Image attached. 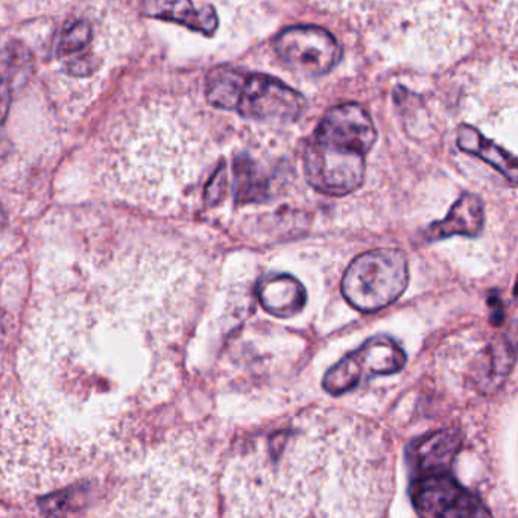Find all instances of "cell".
Here are the masks:
<instances>
[{"mask_svg":"<svg viewBox=\"0 0 518 518\" xmlns=\"http://www.w3.org/2000/svg\"><path fill=\"white\" fill-rule=\"evenodd\" d=\"M221 491L233 517H379L394 491L391 450L362 418L301 412L242 438Z\"/></svg>","mask_w":518,"mask_h":518,"instance_id":"cell-1","label":"cell"},{"mask_svg":"<svg viewBox=\"0 0 518 518\" xmlns=\"http://www.w3.org/2000/svg\"><path fill=\"white\" fill-rule=\"evenodd\" d=\"M101 453L58 429L19 392L0 398V494L31 500L70 487L104 464Z\"/></svg>","mask_w":518,"mask_h":518,"instance_id":"cell-2","label":"cell"},{"mask_svg":"<svg viewBox=\"0 0 518 518\" xmlns=\"http://www.w3.org/2000/svg\"><path fill=\"white\" fill-rule=\"evenodd\" d=\"M212 476L192 441L178 440L155 450L142 470L122 488L119 514L210 515Z\"/></svg>","mask_w":518,"mask_h":518,"instance_id":"cell-3","label":"cell"},{"mask_svg":"<svg viewBox=\"0 0 518 518\" xmlns=\"http://www.w3.org/2000/svg\"><path fill=\"white\" fill-rule=\"evenodd\" d=\"M377 140L364 107L342 104L327 111L304 149L307 183L329 196H345L364 184L368 152Z\"/></svg>","mask_w":518,"mask_h":518,"instance_id":"cell-4","label":"cell"},{"mask_svg":"<svg viewBox=\"0 0 518 518\" xmlns=\"http://www.w3.org/2000/svg\"><path fill=\"white\" fill-rule=\"evenodd\" d=\"M206 96L213 107L272 124L295 122L306 110L303 96L280 79L227 66L209 73Z\"/></svg>","mask_w":518,"mask_h":518,"instance_id":"cell-5","label":"cell"},{"mask_svg":"<svg viewBox=\"0 0 518 518\" xmlns=\"http://www.w3.org/2000/svg\"><path fill=\"white\" fill-rule=\"evenodd\" d=\"M409 285L408 257L395 248L367 251L348 265L341 291L359 312H379L405 294Z\"/></svg>","mask_w":518,"mask_h":518,"instance_id":"cell-6","label":"cell"},{"mask_svg":"<svg viewBox=\"0 0 518 518\" xmlns=\"http://www.w3.org/2000/svg\"><path fill=\"white\" fill-rule=\"evenodd\" d=\"M406 361L405 350L394 339L374 336L327 371L323 388L329 394L342 395L371 377L392 376L402 371Z\"/></svg>","mask_w":518,"mask_h":518,"instance_id":"cell-7","label":"cell"},{"mask_svg":"<svg viewBox=\"0 0 518 518\" xmlns=\"http://www.w3.org/2000/svg\"><path fill=\"white\" fill-rule=\"evenodd\" d=\"M275 52L289 69L304 76L329 73L342 57L341 45L320 26H292L275 38Z\"/></svg>","mask_w":518,"mask_h":518,"instance_id":"cell-8","label":"cell"},{"mask_svg":"<svg viewBox=\"0 0 518 518\" xmlns=\"http://www.w3.org/2000/svg\"><path fill=\"white\" fill-rule=\"evenodd\" d=\"M415 511L423 517H482L491 512L449 471L421 473L411 488Z\"/></svg>","mask_w":518,"mask_h":518,"instance_id":"cell-9","label":"cell"},{"mask_svg":"<svg viewBox=\"0 0 518 518\" xmlns=\"http://www.w3.org/2000/svg\"><path fill=\"white\" fill-rule=\"evenodd\" d=\"M260 306L277 318H292L304 309L307 291L291 274H269L257 285Z\"/></svg>","mask_w":518,"mask_h":518,"instance_id":"cell-10","label":"cell"},{"mask_svg":"<svg viewBox=\"0 0 518 518\" xmlns=\"http://www.w3.org/2000/svg\"><path fill=\"white\" fill-rule=\"evenodd\" d=\"M484 203L473 193H464L456 201L447 218L433 222L427 228L424 237L426 241L435 242L449 239L452 236L474 237L481 233L484 227Z\"/></svg>","mask_w":518,"mask_h":518,"instance_id":"cell-11","label":"cell"},{"mask_svg":"<svg viewBox=\"0 0 518 518\" xmlns=\"http://www.w3.org/2000/svg\"><path fill=\"white\" fill-rule=\"evenodd\" d=\"M461 446V438L456 430H443L426 436L412 452V461L421 473L449 471Z\"/></svg>","mask_w":518,"mask_h":518,"instance_id":"cell-12","label":"cell"},{"mask_svg":"<svg viewBox=\"0 0 518 518\" xmlns=\"http://www.w3.org/2000/svg\"><path fill=\"white\" fill-rule=\"evenodd\" d=\"M458 146L468 154L482 158L485 163L493 166L511 184L517 183V160L511 152L497 146L491 140L485 139L476 128L462 125L458 130Z\"/></svg>","mask_w":518,"mask_h":518,"instance_id":"cell-13","label":"cell"},{"mask_svg":"<svg viewBox=\"0 0 518 518\" xmlns=\"http://www.w3.org/2000/svg\"><path fill=\"white\" fill-rule=\"evenodd\" d=\"M152 16L180 23L206 35H212L218 28V16L213 7L210 5L196 7L192 0H160Z\"/></svg>","mask_w":518,"mask_h":518,"instance_id":"cell-14","label":"cell"},{"mask_svg":"<svg viewBox=\"0 0 518 518\" xmlns=\"http://www.w3.org/2000/svg\"><path fill=\"white\" fill-rule=\"evenodd\" d=\"M234 195L237 203H251L263 199L268 192V184L260 174L256 163L250 158L239 157L234 162Z\"/></svg>","mask_w":518,"mask_h":518,"instance_id":"cell-15","label":"cell"},{"mask_svg":"<svg viewBox=\"0 0 518 518\" xmlns=\"http://www.w3.org/2000/svg\"><path fill=\"white\" fill-rule=\"evenodd\" d=\"M92 40V26L83 20L73 23L61 35L58 43V54L72 55L87 48Z\"/></svg>","mask_w":518,"mask_h":518,"instance_id":"cell-16","label":"cell"},{"mask_svg":"<svg viewBox=\"0 0 518 518\" xmlns=\"http://www.w3.org/2000/svg\"><path fill=\"white\" fill-rule=\"evenodd\" d=\"M225 183H227V180H225V172L224 169H219L218 172H216L215 177H213V180L210 181L209 186H207L206 190V201L209 204H216L218 203L219 199L224 196L225 192Z\"/></svg>","mask_w":518,"mask_h":518,"instance_id":"cell-17","label":"cell"},{"mask_svg":"<svg viewBox=\"0 0 518 518\" xmlns=\"http://www.w3.org/2000/svg\"><path fill=\"white\" fill-rule=\"evenodd\" d=\"M67 70H69V73H72V75L86 76L95 70V63H93L92 58L89 57L78 58V60L70 61Z\"/></svg>","mask_w":518,"mask_h":518,"instance_id":"cell-18","label":"cell"},{"mask_svg":"<svg viewBox=\"0 0 518 518\" xmlns=\"http://www.w3.org/2000/svg\"><path fill=\"white\" fill-rule=\"evenodd\" d=\"M5 224H7V215L4 210L0 209V231L4 230Z\"/></svg>","mask_w":518,"mask_h":518,"instance_id":"cell-19","label":"cell"}]
</instances>
